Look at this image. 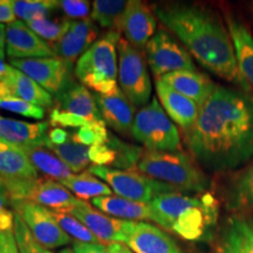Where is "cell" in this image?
<instances>
[{
	"label": "cell",
	"instance_id": "cell-1",
	"mask_svg": "<svg viewBox=\"0 0 253 253\" xmlns=\"http://www.w3.org/2000/svg\"><path fill=\"white\" fill-rule=\"evenodd\" d=\"M192 158L208 171L238 170L253 161V96L217 84L185 132Z\"/></svg>",
	"mask_w": 253,
	"mask_h": 253
},
{
	"label": "cell",
	"instance_id": "cell-2",
	"mask_svg": "<svg viewBox=\"0 0 253 253\" xmlns=\"http://www.w3.org/2000/svg\"><path fill=\"white\" fill-rule=\"evenodd\" d=\"M154 14L204 68L253 96L239 71L229 30L216 14L203 6L182 2L155 5Z\"/></svg>",
	"mask_w": 253,
	"mask_h": 253
},
{
	"label": "cell",
	"instance_id": "cell-3",
	"mask_svg": "<svg viewBox=\"0 0 253 253\" xmlns=\"http://www.w3.org/2000/svg\"><path fill=\"white\" fill-rule=\"evenodd\" d=\"M151 221L189 242H203L218 220V203L209 192L190 196L169 192L150 202Z\"/></svg>",
	"mask_w": 253,
	"mask_h": 253
},
{
	"label": "cell",
	"instance_id": "cell-4",
	"mask_svg": "<svg viewBox=\"0 0 253 253\" xmlns=\"http://www.w3.org/2000/svg\"><path fill=\"white\" fill-rule=\"evenodd\" d=\"M137 171L150 178L169 184L178 191L205 194L211 188V181L192 157L182 151L144 150Z\"/></svg>",
	"mask_w": 253,
	"mask_h": 253
},
{
	"label": "cell",
	"instance_id": "cell-5",
	"mask_svg": "<svg viewBox=\"0 0 253 253\" xmlns=\"http://www.w3.org/2000/svg\"><path fill=\"white\" fill-rule=\"evenodd\" d=\"M119 32L109 31L101 37L78 60L74 74L84 87L96 94L107 95L119 88Z\"/></svg>",
	"mask_w": 253,
	"mask_h": 253
},
{
	"label": "cell",
	"instance_id": "cell-6",
	"mask_svg": "<svg viewBox=\"0 0 253 253\" xmlns=\"http://www.w3.org/2000/svg\"><path fill=\"white\" fill-rule=\"evenodd\" d=\"M130 134L145 150L176 153L182 149L181 134L156 97L137 110Z\"/></svg>",
	"mask_w": 253,
	"mask_h": 253
},
{
	"label": "cell",
	"instance_id": "cell-7",
	"mask_svg": "<svg viewBox=\"0 0 253 253\" xmlns=\"http://www.w3.org/2000/svg\"><path fill=\"white\" fill-rule=\"evenodd\" d=\"M1 177V176H0ZM9 202L28 201L53 211H67L80 199L60 182L50 178H4Z\"/></svg>",
	"mask_w": 253,
	"mask_h": 253
},
{
	"label": "cell",
	"instance_id": "cell-8",
	"mask_svg": "<svg viewBox=\"0 0 253 253\" xmlns=\"http://www.w3.org/2000/svg\"><path fill=\"white\" fill-rule=\"evenodd\" d=\"M118 52L120 89L136 108H142L150 102L153 90L145 54L122 37L119 41Z\"/></svg>",
	"mask_w": 253,
	"mask_h": 253
},
{
	"label": "cell",
	"instance_id": "cell-9",
	"mask_svg": "<svg viewBox=\"0 0 253 253\" xmlns=\"http://www.w3.org/2000/svg\"><path fill=\"white\" fill-rule=\"evenodd\" d=\"M88 171L106 182L112 191L120 197L140 203L149 204L157 196L178 191L173 186L150 178L137 170L128 171L109 167L93 166Z\"/></svg>",
	"mask_w": 253,
	"mask_h": 253
},
{
	"label": "cell",
	"instance_id": "cell-10",
	"mask_svg": "<svg viewBox=\"0 0 253 253\" xmlns=\"http://www.w3.org/2000/svg\"><path fill=\"white\" fill-rule=\"evenodd\" d=\"M144 54L156 80L173 72L197 71L194 59L185 47L164 28H160L149 40Z\"/></svg>",
	"mask_w": 253,
	"mask_h": 253
},
{
	"label": "cell",
	"instance_id": "cell-11",
	"mask_svg": "<svg viewBox=\"0 0 253 253\" xmlns=\"http://www.w3.org/2000/svg\"><path fill=\"white\" fill-rule=\"evenodd\" d=\"M11 207L20 216L32 236L43 248L52 250L71 244L72 239L60 227L52 210L28 201H13Z\"/></svg>",
	"mask_w": 253,
	"mask_h": 253
},
{
	"label": "cell",
	"instance_id": "cell-12",
	"mask_svg": "<svg viewBox=\"0 0 253 253\" xmlns=\"http://www.w3.org/2000/svg\"><path fill=\"white\" fill-rule=\"evenodd\" d=\"M9 65L36 81L50 95L58 96L72 82V68L61 59L36 58L9 60Z\"/></svg>",
	"mask_w": 253,
	"mask_h": 253
},
{
	"label": "cell",
	"instance_id": "cell-13",
	"mask_svg": "<svg viewBox=\"0 0 253 253\" xmlns=\"http://www.w3.org/2000/svg\"><path fill=\"white\" fill-rule=\"evenodd\" d=\"M67 212L80 220L87 229H89L90 232L104 246L113 243L125 244L132 224V221L118 219L101 212L100 210H95L87 202L81 199Z\"/></svg>",
	"mask_w": 253,
	"mask_h": 253
},
{
	"label": "cell",
	"instance_id": "cell-14",
	"mask_svg": "<svg viewBox=\"0 0 253 253\" xmlns=\"http://www.w3.org/2000/svg\"><path fill=\"white\" fill-rule=\"evenodd\" d=\"M157 30V18L154 12L140 0H129L128 7L120 24L119 33L135 48L144 52L147 43Z\"/></svg>",
	"mask_w": 253,
	"mask_h": 253
},
{
	"label": "cell",
	"instance_id": "cell-15",
	"mask_svg": "<svg viewBox=\"0 0 253 253\" xmlns=\"http://www.w3.org/2000/svg\"><path fill=\"white\" fill-rule=\"evenodd\" d=\"M100 32L90 18L84 20H72L67 33L52 47L56 58L73 67L84 52L99 39Z\"/></svg>",
	"mask_w": 253,
	"mask_h": 253
},
{
	"label": "cell",
	"instance_id": "cell-16",
	"mask_svg": "<svg viewBox=\"0 0 253 253\" xmlns=\"http://www.w3.org/2000/svg\"><path fill=\"white\" fill-rule=\"evenodd\" d=\"M6 54L9 60L55 56L52 47L18 19L6 26Z\"/></svg>",
	"mask_w": 253,
	"mask_h": 253
},
{
	"label": "cell",
	"instance_id": "cell-17",
	"mask_svg": "<svg viewBox=\"0 0 253 253\" xmlns=\"http://www.w3.org/2000/svg\"><path fill=\"white\" fill-rule=\"evenodd\" d=\"M125 245L135 253H186L162 229L145 221H132Z\"/></svg>",
	"mask_w": 253,
	"mask_h": 253
},
{
	"label": "cell",
	"instance_id": "cell-18",
	"mask_svg": "<svg viewBox=\"0 0 253 253\" xmlns=\"http://www.w3.org/2000/svg\"><path fill=\"white\" fill-rule=\"evenodd\" d=\"M214 253H253V217L233 213L221 226Z\"/></svg>",
	"mask_w": 253,
	"mask_h": 253
},
{
	"label": "cell",
	"instance_id": "cell-19",
	"mask_svg": "<svg viewBox=\"0 0 253 253\" xmlns=\"http://www.w3.org/2000/svg\"><path fill=\"white\" fill-rule=\"evenodd\" d=\"M94 97L106 125L120 134H130L136 107L126 99L120 87L107 95L95 93Z\"/></svg>",
	"mask_w": 253,
	"mask_h": 253
},
{
	"label": "cell",
	"instance_id": "cell-20",
	"mask_svg": "<svg viewBox=\"0 0 253 253\" xmlns=\"http://www.w3.org/2000/svg\"><path fill=\"white\" fill-rule=\"evenodd\" d=\"M156 94L164 112L171 121L186 132L194 126L201 107L192 100L172 89L163 81L156 80Z\"/></svg>",
	"mask_w": 253,
	"mask_h": 253
},
{
	"label": "cell",
	"instance_id": "cell-21",
	"mask_svg": "<svg viewBox=\"0 0 253 253\" xmlns=\"http://www.w3.org/2000/svg\"><path fill=\"white\" fill-rule=\"evenodd\" d=\"M48 122L30 123L0 116V138L19 148L46 147Z\"/></svg>",
	"mask_w": 253,
	"mask_h": 253
},
{
	"label": "cell",
	"instance_id": "cell-22",
	"mask_svg": "<svg viewBox=\"0 0 253 253\" xmlns=\"http://www.w3.org/2000/svg\"><path fill=\"white\" fill-rule=\"evenodd\" d=\"M158 80L163 81L172 89L192 100L199 107L203 106L217 86L208 75L198 71L173 72Z\"/></svg>",
	"mask_w": 253,
	"mask_h": 253
},
{
	"label": "cell",
	"instance_id": "cell-23",
	"mask_svg": "<svg viewBox=\"0 0 253 253\" xmlns=\"http://www.w3.org/2000/svg\"><path fill=\"white\" fill-rule=\"evenodd\" d=\"M55 103L59 110L81 116L90 122H104L94 95L84 84L72 82L62 93L55 96Z\"/></svg>",
	"mask_w": 253,
	"mask_h": 253
},
{
	"label": "cell",
	"instance_id": "cell-24",
	"mask_svg": "<svg viewBox=\"0 0 253 253\" xmlns=\"http://www.w3.org/2000/svg\"><path fill=\"white\" fill-rule=\"evenodd\" d=\"M225 21L235 46L239 71L253 91V36L242 21L232 15H227Z\"/></svg>",
	"mask_w": 253,
	"mask_h": 253
},
{
	"label": "cell",
	"instance_id": "cell-25",
	"mask_svg": "<svg viewBox=\"0 0 253 253\" xmlns=\"http://www.w3.org/2000/svg\"><path fill=\"white\" fill-rule=\"evenodd\" d=\"M91 204L101 212L118 219L128 221L151 220L150 204L130 201L118 195L93 198Z\"/></svg>",
	"mask_w": 253,
	"mask_h": 253
},
{
	"label": "cell",
	"instance_id": "cell-26",
	"mask_svg": "<svg viewBox=\"0 0 253 253\" xmlns=\"http://www.w3.org/2000/svg\"><path fill=\"white\" fill-rule=\"evenodd\" d=\"M0 176L4 178H38L24 150L0 138Z\"/></svg>",
	"mask_w": 253,
	"mask_h": 253
},
{
	"label": "cell",
	"instance_id": "cell-27",
	"mask_svg": "<svg viewBox=\"0 0 253 253\" xmlns=\"http://www.w3.org/2000/svg\"><path fill=\"white\" fill-rule=\"evenodd\" d=\"M226 204L235 213L253 211V161L230 182L226 190Z\"/></svg>",
	"mask_w": 253,
	"mask_h": 253
},
{
	"label": "cell",
	"instance_id": "cell-28",
	"mask_svg": "<svg viewBox=\"0 0 253 253\" xmlns=\"http://www.w3.org/2000/svg\"><path fill=\"white\" fill-rule=\"evenodd\" d=\"M21 149L37 171L45 173L50 179L62 182L73 175L69 168L46 147H26Z\"/></svg>",
	"mask_w": 253,
	"mask_h": 253
},
{
	"label": "cell",
	"instance_id": "cell-29",
	"mask_svg": "<svg viewBox=\"0 0 253 253\" xmlns=\"http://www.w3.org/2000/svg\"><path fill=\"white\" fill-rule=\"evenodd\" d=\"M9 84L13 89V95L19 99H23L41 108H50L54 103V99L48 91L18 69L14 68L12 72Z\"/></svg>",
	"mask_w": 253,
	"mask_h": 253
},
{
	"label": "cell",
	"instance_id": "cell-30",
	"mask_svg": "<svg viewBox=\"0 0 253 253\" xmlns=\"http://www.w3.org/2000/svg\"><path fill=\"white\" fill-rule=\"evenodd\" d=\"M60 183L66 186L69 191H72L75 197L84 202L113 194L112 189L106 183L89 171H84L79 175H72L69 178Z\"/></svg>",
	"mask_w": 253,
	"mask_h": 253
},
{
	"label": "cell",
	"instance_id": "cell-31",
	"mask_svg": "<svg viewBox=\"0 0 253 253\" xmlns=\"http://www.w3.org/2000/svg\"><path fill=\"white\" fill-rule=\"evenodd\" d=\"M128 4L126 0H95L91 5L90 19L100 27L119 32Z\"/></svg>",
	"mask_w": 253,
	"mask_h": 253
},
{
	"label": "cell",
	"instance_id": "cell-32",
	"mask_svg": "<svg viewBox=\"0 0 253 253\" xmlns=\"http://www.w3.org/2000/svg\"><path fill=\"white\" fill-rule=\"evenodd\" d=\"M46 148L54 153L69 168L72 172H84V170L89 167L90 161L88 156L89 148L73 141L72 134L66 143L60 145L46 144Z\"/></svg>",
	"mask_w": 253,
	"mask_h": 253
},
{
	"label": "cell",
	"instance_id": "cell-33",
	"mask_svg": "<svg viewBox=\"0 0 253 253\" xmlns=\"http://www.w3.org/2000/svg\"><path fill=\"white\" fill-rule=\"evenodd\" d=\"M14 15L24 23L49 18L59 9L56 0H11Z\"/></svg>",
	"mask_w": 253,
	"mask_h": 253
},
{
	"label": "cell",
	"instance_id": "cell-34",
	"mask_svg": "<svg viewBox=\"0 0 253 253\" xmlns=\"http://www.w3.org/2000/svg\"><path fill=\"white\" fill-rule=\"evenodd\" d=\"M107 144L115 153V162L113 164L114 169L128 170V171L137 170V164L144 153V149L137 145L126 143L110 132Z\"/></svg>",
	"mask_w": 253,
	"mask_h": 253
},
{
	"label": "cell",
	"instance_id": "cell-35",
	"mask_svg": "<svg viewBox=\"0 0 253 253\" xmlns=\"http://www.w3.org/2000/svg\"><path fill=\"white\" fill-rule=\"evenodd\" d=\"M71 24L72 20H69L66 17H62L56 19H38V20L30 21L26 25L38 37H40L47 43H52L53 46L58 41L61 40L62 37L67 33Z\"/></svg>",
	"mask_w": 253,
	"mask_h": 253
},
{
	"label": "cell",
	"instance_id": "cell-36",
	"mask_svg": "<svg viewBox=\"0 0 253 253\" xmlns=\"http://www.w3.org/2000/svg\"><path fill=\"white\" fill-rule=\"evenodd\" d=\"M53 216L55 217L56 221L61 229L65 231L71 239L78 243H88V244H101L99 239L87 229L80 220L77 219L71 213L65 212V211H53Z\"/></svg>",
	"mask_w": 253,
	"mask_h": 253
},
{
	"label": "cell",
	"instance_id": "cell-37",
	"mask_svg": "<svg viewBox=\"0 0 253 253\" xmlns=\"http://www.w3.org/2000/svg\"><path fill=\"white\" fill-rule=\"evenodd\" d=\"M106 123H93L89 126H82L72 134L73 141L84 147L106 144L109 138V131L107 130Z\"/></svg>",
	"mask_w": 253,
	"mask_h": 253
},
{
	"label": "cell",
	"instance_id": "cell-38",
	"mask_svg": "<svg viewBox=\"0 0 253 253\" xmlns=\"http://www.w3.org/2000/svg\"><path fill=\"white\" fill-rule=\"evenodd\" d=\"M13 233L20 253H53L37 242L18 213H15Z\"/></svg>",
	"mask_w": 253,
	"mask_h": 253
},
{
	"label": "cell",
	"instance_id": "cell-39",
	"mask_svg": "<svg viewBox=\"0 0 253 253\" xmlns=\"http://www.w3.org/2000/svg\"><path fill=\"white\" fill-rule=\"evenodd\" d=\"M0 108L25 116V118L36 120L43 119V115H45V109L23 99H19L17 96L0 97Z\"/></svg>",
	"mask_w": 253,
	"mask_h": 253
},
{
	"label": "cell",
	"instance_id": "cell-40",
	"mask_svg": "<svg viewBox=\"0 0 253 253\" xmlns=\"http://www.w3.org/2000/svg\"><path fill=\"white\" fill-rule=\"evenodd\" d=\"M49 125L55 128H77L80 129L82 126H89L95 122H90L88 120L81 118V116L74 115V114L63 112L56 108H53L49 113Z\"/></svg>",
	"mask_w": 253,
	"mask_h": 253
},
{
	"label": "cell",
	"instance_id": "cell-41",
	"mask_svg": "<svg viewBox=\"0 0 253 253\" xmlns=\"http://www.w3.org/2000/svg\"><path fill=\"white\" fill-rule=\"evenodd\" d=\"M91 5L87 0H59V9L69 20H84L88 19Z\"/></svg>",
	"mask_w": 253,
	"mask_h": 253
},
{
	"label": "cell",
	"instance_id": "cell-42",
	"mask_svg": "<svg viewBox=\"0 0 253 253\" xmlns=\"http://www.w3.org/2000/svg\"><path fill=\"white\" fill-rule=\"evenodd\" d=\"M88 156H89L90 163H93L96 167H113L115 162V153L108 144L102 145H93L89 147L88 150Z\"/></svg>",
	"mask_w": 253,
	"mask_h": 253
},
{
	"label": "cell",
	"instance_id": "cell-43",
	"mask_svg": "<svg viewBox=\"0 0 253 253\" xmlns=\"http://www.w3.org/2000/svg\"><path fill=\"white\" fill-rule=\"evenodd\" d=\"M11 205L7 194H0V232L13 231L15 212L8 209Z\"/></svg>",
	"mask_w": 253,
	"mask_h": 253
},
{
	"label": "cell",
	"instance_id": "cell-44",
	"mask_svg": "<svg viewBox=\"0 0 253 253\" xmlns=\"http://www.w3.org/2000/svg\"><path fill=\"white\" fill-rule=\"evenodd\" d=\"M0 253H20L13 231L0 232Z\"/></svg>",
	"mask_w": 253,
	"mask_h": 253
},
{
	"label": "cell",
	"instance_id": "cell-45",
	"mask_svg": "<svg viewBox=\"0 0 253 253\" xmlns=\"http://www.w3.org/2000/svg\"><path fill=\"white\" fill-rule=\"evenodd\" d=\"M17 20L12 9L11 0H0V24H11Z\"/></svg>",
	"mask_w": 253,
	"mask_h": 253
},
{
	"label": "cell",
	"instance_id": "cell-46",
	"mask_svg": "<svg viewBox=\"0 0 253 253\" xmlns=\"http://www.w3.org/2000/svg\"><path fill=\"white\" fill-rule=\"evenodd\" d=\"M75 253H108L106 246L102 244H88V243H73Z\"/></svg>",
	"mask_w": 253,
	"mask_h": 253
},
{
	"label": "cell",
	"instance_id": "cell-47",
	"mask_svg": "<svg viewBox=\"0 0 253 253\" xmlns=\"http://www.w3.org/2000/svg\"><path fill=\"white\" fill-rule=\"evenodd\" d=\"M71 137V132L66 131L62 128H53L52 130L48 132V141L46 144H53V145H60L66 143L68 138Z\"/></svg>",
	"mask_w": 253,
	"mask_h": 253
},
{
	"label": "cell",
	"instance_id": "cell-48",
	"mask_svg": "<svg viewBox=\"0 0 253 253\" xmlns=\"http://www.w3.org/2000/svg\"><path fill=\"white\" fill-rule=\"evenodd\" d=\"M13 67L4 62V59L0 58V81H8L11 77Z\"/></svg>",
	"mask_w": 253,
	"mask_h": 253
},
{
	"label": "cell",
	"instance_id": "cell-49",
	"mask_svg": "<svg viewBox=\"0 0 253 253\" xmlns=\"http://www.w3.org/2000/svg\"><path fill=\"white\" fill-rule=\"evenodd\" d=\"M6 25L0 24V58L4 59L6 54Z\"/></svg>",
	"mask_w": 253,
	"mask_h": 253
},
{
	"label": "cell",
	"instance_id": "cell-50",
	"mask_svg": "<svg viewBox=\"0 0 253 253\" xmlns=\"http://www.w3.org/2000/svg\"><path fill=\"white\" fill-rule=\"evenodd\" d=\"M0 194H7V191H6V188L4 185V182H2L1 177H0Z\"/></svg>",
	"mask_w": 253,
	"mask_h": 253
},
{
	"label": "cell",
	"instance_id": "cell-51",
	"mask_svg": "<svg viewBox=\"0 0 253 253\" xmlns=\"http://www.w3.org/2000/svg\"><path fill=\"white\" fill-rule=\"evenodd\" d=\"M58 253H75V252H74V250H73V248H65L62 250H60Z\"/></svg>",
	"mask_w": 253,
	"mask_h": 253
}]
</instances>
